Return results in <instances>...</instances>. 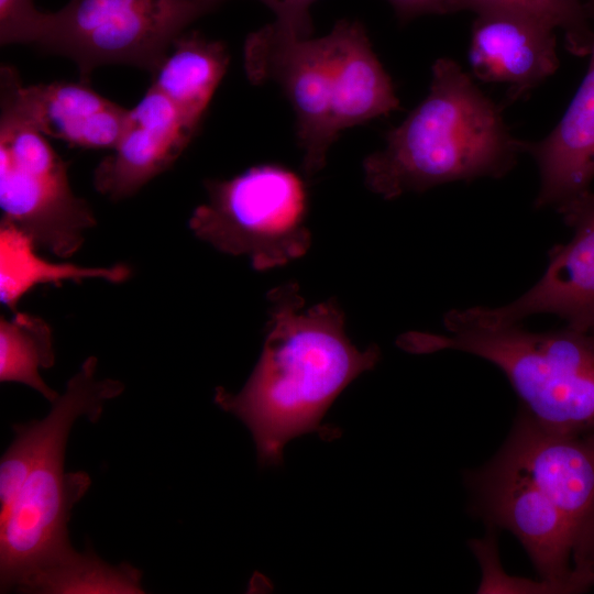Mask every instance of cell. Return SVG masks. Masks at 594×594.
<instances>
[{"mask_svg": "<svg viewBox=\"0 0 594 594\" xmlns=\"http://www.w3.org/2000/svg\"><path fill=\"white\" fill-rule=\"evenodd\" d=\"M0 296L12 310L20 298L36 284L84 278L121 283L131 270L123 264L109 267H84L70 263H51L36 253L33 241L14 227L0 223Z\"/></svg>", "mask_w": 594, "mask_h": 594, "instance_id": "18", "label": "cell"}, {"mask_svg": "<svg viewBox=\"0 0 594 594\" xmlns=\"http://www.w3.org/2000/svg\"><path fill=\"white\" fill-rule=\"evenodd\" d=\"M554 504L575 543L578 569L594 586V430H549L521 411L498 453Z\"/></svg>", "mask_w": 594, "mask_h": 594, "instance_id": "9", "label": "cell"}, {"mask_svg": "<svg viewBox=\"0 0 594 594\" xmlns=\"http://www.w3.org/2000/svg\"><path fill=\"white\" fill-rule=\"evenodd\" d=\"M469 63L479 80L507 86V101L526 98L559 67L557 30L519 13L475 14Z\"/></svg>", "mask_w": 594, "mask_h": 594, "instance_id": "14", "label": "cell"}, {"mask_svg": "<svg viewBox=\"0 0 594 594\" xmlns=\"http://www.w3.org/2000/svg\"><path fill=\"white\" fill-rule=\"evenodd\" d=\"M585 1H588V2H594V0H585Z\"/></svg>", "mask_w": 594, "mask_h": 594, "instance_id": "26", "label": "cell"}, {"mask_svg": "<svg viewBox=\"0 0 594 594\" xmlns=\"http://www.w3.org/2000/svg\"><path fill=\"white\" fill-rule=\"evenodd\" d=\"M229 61L223 42L208 40L196 31L183 33L152 75V86L199 129Z\"/></svg>", "mask_w": 594, "mask_h": 594, "instance_id": "17", "label": "cell"}, {"mask_svg": "<svg viewBox=\"0 0 594 594\" xmlns=\"http://www.w3.org/2000/svg\"><path fill=\"white\" fill-rule=\"evenodd\" d=\"M1 223L28 235L36 249L70 257L96 217L69 185L67 165L46 136L9 109L0 117Z\"/></svg>", "mask_w": 594, "mask_h": 594, "instance_id": "7", "label": "cell"}, {"mask_svg": "<svg viewBox=\"0 0 594 594\" xmlns=\"http://www.w3.org/2000/svg\"><path fill=\"white\" fill-rule=\"evenodd\" d=\"M329 33L340 77L334 112L338 132L398 110L392 79L375 55L364 25L343 19Z\"/></svg>", "mask_w": 594, "mask_h": 594, "instance_id": "16", "label": "cell"}, {"mask_svg": "<svg viewBox=\"0 0 594 594\" xmlns=\"http://www.w3.org/2000/svg\"><path fill=\"white\" fill-rule=\"evenodd\" d=\"M585 6L593 26L585 76L553 130L539 141H525L540 175L536 209H557L591 190L594 179V2Z\"/></svg>", "mask_w": 594, "mask_h": 594, "instance_id": "15", "label": "cell"}, {"mask_svg": "<svg viewBox=\"0 0 594 594\" xmlns=\"http://www.w3.org/2000/svg\"><path fill=\"white\" fill-rule=\"evenodd\" d=\"M197 132L198 129L151 85L139 103L129 109L112 153L95 168L94 187L111 200L131 197L167 170Z\"/></svg>", "mask_w": 594, "mask_h": 594, "instance_id": "13", "label": "cell"}, {"mask_svg": "<svg viewBox=\"0 0 594 594\" xmlns=\"http://www.w3.org/2000/svg\"><path fill=\"white\" fill-rule=\"evenodd\" d=\"M403 23L425 14L457 12V0H387Z\"/></svg>", "mask_w": 594, "mask_h": 594, "instance_id": "24", "label": "cell"}, {"mask_svg": "<svg viewBox=\"0 0 594 594\" xmlns=\"http://www.w3.org/2000/svg\"><path fill=\"white\" fill-rule=\"evenodd\" d=\"M266 337L258 362L242 389L219 386L215 403L250 430L262 466L282 463L287 442L322 432L321 421L336 398L380 360L372 344L359 350L344 330V312L334 298L302 310L295 282L267 294Z\"/></svg>", "mask_w": 594, "mask_h": 594, "instance_id": "1", "label": "cell"}, {"mask_svg": "<svg viewBox=\"0 0 594 594\" xmlns=\"http://www.w3.org/2000/svg\"><path fill=\"white\" fill-rule=\"evenodd\" d=\"M475 14L488 11H507L540 20L564 34L566 50L575 55H588L593 26L582 0H457V12Z\"/></svg>", "mask_w": 594, "mask_h": 594, "instance_id": "21", "label": "cell"}, {"mask_svg": "<svg viewBox=\"0 0 594 594\" xmlns=\"http://www.w3.org/2000/svg\"><path fill=\"white\" fill-rule=\"evenodd\" d=\"M223 0H69L47 12L35 44L72 59L89 82L100 66L156 72L173 43L194 21Z\"/></svg>", "mask_w": 594, "mask_h": 594, "instance_id": "6", "label": "cell"}, {"mask_svg": "<svg viewBox=\"0 0 594 594\" xmlns=\"http://www.w3.org/2000/svg\"><path fill=\"white\" fill-rule=\"evenodd\" d=\"M365 157L366 186L386 200L452 182L502 178L525 153L502 108L459 63L438 58L427 97Z\"/></svg>", "mask_w": 594, "mask_h": 594, "instance_id": "3", "label": "cell"}, {"mask_svg": "<svg viewBox=\"0 0 594 594\" xmlns=\"http://www.w3.org/2000/svg\"><path fill=\"white\" fill-rule=\"evenodd\" d=\"M47 12L38 11L33 0H0V43L35 45Z\"/></svg>", "mask_w": 594, "mask_h": 594, "instance_id": "22", "label": "cell"}, {"mask_svg": "<svg viewBox=\"0 0 594 594\" xmlns=\"http://www.w3.org/2000/svg\"><path fill=\"white\" fill-rule=\"evenodd\" d=\"M227 1V0H223ZM275 15L277 28L299 37H310L312 22L310 7L316 0H258Z\"/></svg>", "mask_w": 594, "mask_h": 594, "instance_id": "23", "label": "cell"}, {"mask_svg": "<svg viewBox=\"0 0 594 594\" xmlns=\"http://www.w3.org/2000/svg\"><path fill=\"white\" fill-rule=\"evenodd\" d=\"M1 108L14 112L45 136L81 148H113L129 109L105 98L80 80L24 86L8 65L0 72Z\"/></svg>", "mask_w": 594, "mask_h": 594, "instance_id": "12", "label": "cell"}, {"mask_svg": "<svg viewBox=\"0 0 594 594\" xmlns=\"http://www.w3.org/2000/svg\"><path fill=\"white\" fill-rule=\"evenodd\" d=\"M207 201L189 228L200 240L230 255H245L257 271L307 253L309 196L306 183L279 164H261L229 179L205 182Z\"/></svg>", "mask_w": 594, "mask_h": 594, "instance_id": "5", "label": "cell"}, {"mask_svg": "<svg viewBox=\"0 0 594 594\" xmlns=\"http://www.w3.org/2000/svg\"><path fill=\"white\" fill-rule=\"evenodd\" d=\"M142 573L131 564L110 565L91 551L76 550L34 574L19 588L26 593H143Z\"/></svg>", "mask_w": 594, "mask_h": 594, "instance_id": "20", "label": "cell"}, {"mask_svg": "<svg viewBox=\"0 0 594 594\" xmlns=\"http://www.w3.org/2000/svg\"><path fill=\"white\" fill-rule=\"evenodd\" d=\"M448 334L407 332L411 353L457 350L480 356L508 378L524 413L562 433L594 430V336L565 326L535 332L521 323L485 326L444 317Z\"/></svg>", "mask_w": 594, "mask_h": 594, "instance_id": "4", "label": "cell"}, {"mask_svg": "<svg viewBox=\"0 0 594 594\" xmlns=\"http://www.w3.org/2000/svg\"><path fill=\"white\" fill-rule=\"evenodd\" d=\"M556 210L574 234L570 242L550 251L549 264L538 283L505 306L457 309L460 321L503 326L548 314L573 329H590L594 323V193L588 190Z\"/></svg>", "mask_w": 594, "mask_h": 594, "instance_id": "11", "label": "cell"}, {"mask_svg": "<svg viewBox=\"0 0 594 594\" xmlns=\"http://www.w3.org/2000/svg\"><path fill=\"white\" fill-rule=\"evenodd\" d=\"M470 485L481 516L518 538L548 593L586 591L572 534L554 504L530 479L497 454L470 475Z\"/></svg>", "mask_w": 594, "mask_h": 594, "instance_id": "10", "label": "cell"}, {"mask_svg": "<svg viewBox=\"0 0 594 594\" xmlns=\"http://www.w3.org/2000/svg\"><path fill=\"white\" fill-rule=\"evenodd\" d=\"M243 64L254 85L277 84L296 116V135L308 175L320 172L339 136L334 110L339 94L336 52L329 33L299 37L270 23L244 42Z\"/></svg>", "mask_w": 594, "mask_h": 594, "instance_id": "8", "label": "cell"}, {"mask_svg": "<svg viewBox=\"0 0 594 594\" xmlns=\"http://www.w3.org/2000/svg\"><path fill=\"white\" fill-rule=\"evenodd\" d=\"M97 363L95 356L85 360L44 418L13 425L14 438L0 462V483L20 491L0 516L1 593L18 590L75 551L67 525L91 479L84 471L64 470L67 438L78 418L97 422L106 403L124 391L118 380H98Z\"/></svg>", "mask_w": 594, "mask_h": 594, "instance_id": "2", "label": "cell"}, {"mask_svg": "<svg viewBox=\"0 0 594 594\" xmlns=\"http://www.w3.org/2000/svg\"><path fill=\"white\" fill-rule=\"evenodd\" d=\"M53 334L50 324L30 314L0 320V381L22 383L50 403L58 393L41 377L40 370L54 365Z\"/></svg>", "mask_w": 594, "mask_h": 594, "instance_id": "19", "label": "cell"}, {"mask_svg": "<svg viewBox=\"0 0 594 594\" xmlns=\"http://www.w3.org/2000/svg\"><path fill=\"white\" fill-rule=\"evenodd\" d=\"M586 332L592 333L594 336V323L590 327V329Z\"/></svg>", "mask_w": 594, "mask_h": 594, "instance_id": "25", "label": "cell"}]
</instances>
